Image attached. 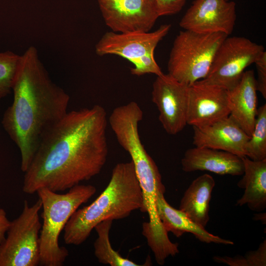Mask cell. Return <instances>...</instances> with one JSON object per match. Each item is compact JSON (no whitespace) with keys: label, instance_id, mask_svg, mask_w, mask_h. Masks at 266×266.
Returning <instances> with one entry per match:
<instances>
[{"label":"cell","instance_id":"1","mask_svg":"<svg viewBox=\"0 0 266 266\" xmlns=\"http://www.w3.org/2000/svg\"><path fill=\"white\" fill-rule=\"evenodd\" d=\"M107 121L100 105L67 112L42 137L24 172L23 192H63L99 174L108 155Z\"/></svg>","mask_w":266,"mask_h":266},{"label":"cell","instance_id":"2","mask_svg":"<svg viewBox=\"0 0 266 266\" xmlns=\"http://www.w3.org/2000/svg\"><path fill=\"white\" fill-rule=\"evenodd\" d=\"M12 91L1 122L20 150L25 172L44 134L67 113L70 98L52 81L34 46L21 55Z\"/></svg>","mask_w":266,"mask_h":266},{"label":"cell","instance_id":"3","mask_svg":"<svg viewBox=\"0 0 266 266\" xmlns=\"http://www.w3.org/2000/svg\"><path fill=\"white\" fill-rule=\"evenodd\" d=\"M143 207L142 192L133 163H118L100 196L70 217L64 229V241L67 245H79L101 222L125 218L135 210L142 211Z\"/></svg>","mask_w":266,"mask_h":266},{"label":"cell","instance_id":"4","mask_svg":"<svg viewBox=\"0 0 266 266\" xmlns=\"http://www.w3.org/2000/svg\"><path fill=\"white\" fill-rule=\"evenodd\" d=\"M96 191L92 185L80 184L71 188L65 194L46 188L37 191L43 209V223L39 235V265H63L69 253L66 247L60 246V234L74 212L95 195Z\"/></svg>","mask_w":266,"mask_h":266},{"label":"cell","instance_id":"5","mask_svg":"<svg viewBox=\"0 0 266 266\" xmlns=\"http://www.w3.org/2000/svg\"><path fill=\"white\" fill-rule=\"evenodd\" d=\"M227 36L221 33L180 31L170 52L168 74L188 86L204 79L218 47Z\"/></svg>","mask_w":266,"mask_h":266},{"label":"cell","instance_id":"6","mask_svg":"<svg viewBox=\"0 0 266 266\" xmlns=\"http://www.w3.org/2000/svg\"><path fill=\"white\" fill-rule=\"evenodd\" d=\"M170 28V24H164L152 32H107L96 44L95 52L100 56L115 55L127 59L134 65L131 69L133 75L159 76L163 72L155 60L154 51Z\"/></svg>","mask_w":266,"mask_h":266},{"label":"cell","instance_id":"7","mask_svg":"<svg viewBox=\"0 0 266 266\" xmlns=\"http://www.w3.org/2000/svg\"><path fill=\"white\" fill-rule=\"evenodd\" d=\"M39 198L32 205L24 201L22 211L10 222L4 240L0 243V266L40 265L39 235L41 228Z\"/></svg>","mask_w":266,"mask_h":266},{"label":"cell","instance_id":"8","mask_svg":"<svg viewBox=\"0 0 266 266\" xmlns=\"http://www.w3.org/2000/svg\"><path fill=\"white\" fill-rule=\"evenodd\" d=\"M264 51L263 45L245 37L228 36L218 47L208 74L200 81L230 91Z\"/></svg>","mask_w":266,"mask_h":266},{"label":"cell","instance_id":"9","mask_svg":"<svg viewBox=\"0 0 266 266\" xmlns=\"http://www.w3.org/2000/svg\"><path fill=\"white\" fill-rule=\"evenodd\" d=\"M189 86L164 73L157 76L153 83L152 100L158 109L159 120L168 134H177L187 125Z\"/></svg>","mask_w":266,"mask_h":266},{"label":"cell","instance_id":"10","mask_svg":"<svg viewBox=\"0 0 266 266\" xmlns=\"http://www.w3.org/2000/svg\"><path fill=\"white\" fill-rule=\"evenodd\" d=\"M106 26L115 33L149 32L160 17L155 0H97Z\"/></svg>","mask_w":266,"mask_h":266},{"label":"cell","instance_id":"11","mask_svg":"<svg viewBox=\"0 0 266 266\" xmlns=\"http://www.w3.org/2000/svg\"><path fill=\"white\" fill-rule=\"evenodd\" d=\"M236 4L227 0H194L179 22L183 30L221 33L229 36L236 19Z\"/></svg>","mask_w":266,"mask_h":266},{"label":"cell","instance_id":"12","mask_svg":"<svg viewBox=\"0 0 266 266\" xmlns=\"http://www.w3.org/2000/svg\"><path fill=\"white\" fill-rule=\"evenodd\" d=\"M229 92L198 81L189 86L187 123L192 127L210 124L230 115Z\"/></svg>","mask_w":266,"mask_h":266},{"label":"cell","instance_id":"13","mask_svg":"<svg viewBox=\"0 0 266 266\" xmlns=\"http://www.w3.org/2000/svg\"><path fill=\"white\" fill-rule=\"evenodd\" d=\"M193 143L245 156V147L249 136L229 115L210 124L193 126Z\"/></svg>","mask_w":266,"mask_h":266},{"label":"cell","instance_id":"14","mask_svg":"<svg viewBox=\"0 0 266 266\" xmlns=\"http://www.w3.org/2000/svg\"><path fill=\"white\" fill-rule=\"evenodd\" d=\"M182 169L186 172L208 171L219 175H242V157L225 151L205 147L187 149L181 159Z\"/></svg>","mask_w":266,"mask_h":266},{"label":"cell","instance_id":"15","mask_svg":"<svg viewBox=\"0 0 266 266\" xmlns=\"http://www.w3.org/2000/svg\"><path fill=\"white\" fill-rule=\"evenodd\" d=\"M228 92L230 116L250 137L258 109L254 70L245 71L238 84Z\"/></svg>","mask_w":266,"mask_h":266},{"label":"cell","instance_id":"16","mask_svg":"<svg viewBox=\"0 0 266 266\" xmlns=\"http://www.w3.org/2000/svg\"><path fill=\"white\" fill-rule=\"evenodd\" d=\"M165 193L162 191L158 193L156 206L159 218L167 233L171 232L177 237L181 236L185 233H191L200 241L207 243L234 244L230 240L209 233L205 228L193 221L183 211L172 207L166 200Z\"/></svg>","mask_w":266,"mask_h":266},{"label":"cell","instance_id":"17","mask_svg":"<svg viewBox=\"0 0 266 266\" xmlns=\"http://www.w3.org/2000/svg\"><path fill=\"white\" fill-rule=\"evenodd\" d=\"M244 170L237 186L244 190L235 205H247L252 211L260 212L266 208V159L254 161L242 157Z\"/></svg>","mask_w":266,"mask_h":266},{"label":"cell","instance_id":"18","mask_svg":"<svg viewBox=\"0 0 266 266\" xmlns=\"http://www.w3.org/2000/svg\"><path fill=\"white\" fill-rule=\"evenodd\" d=\"M215 185L214 179L211 175H200L192 181L180 200L179 209L203 228L209 221L210 201Z\"/></svg>","mask_w":266,"mask_h":266},{"label":"cell","instance_id":"19","mask_svg":"<svg viewBox=\"0 0 266 266\" xmlns=\"http://www.w3.org/2000/svg\"><path fill=\"white\" fill-rule=\"evenodd\" d=\"M113 220H105L96 226L98 237L94 243V254L99 263L111 266H140L130 259L123 257L112 248L109 233Z\"/></svg>","mask_w":266,"mask_h":266},{"label":"cell","instance_id":"20","mask_svg":"<svg viewBox=\"0 0 266 266\" xmlns=\"http://www.w3.org/2000/svg\"><path fill=\"white\" fill-rule=\"evenodd\" d=\"M245 156L254 161L266 159V104L258 109L254 129L245 147Z\"/></svg>","mask_w":266,"mask_h":266},{"label":"cell","instance_id":"21","mask_svg":"<svg viewBox=\"0 0 266 266\" xmlns=\"http://www.w3.org/2000/svg\"><path fill=\"white\" fill-rule=\"evenodd\" d=\"M20 57L11 51L0 52V100L12 90Z\"/></svg>","mask_w":266,"mask_h":266},{"label":"cell","instance_id":"22","mask_svg":"<svg viewBox=\"0 0 266 266\" xmlns=\"http://www.w3.org/2000/svg\"><path fill=\"white\" fill-rule=\"evenodd\" d=\"M213 259L230 266H266V240L265 239L257 250L247 253L244 256H214Z\"/></svg>","mask_w":266,"mask_h":266},{"label":"cell","instance_id":"23","mask_svg":"<svg viewBox=\"0 0 266 266\" xmlns=\"http://www.w3.org/2000/svg\"><path fill=\"white\" fill-rule=\"evenodd\" d=\"M188 0H155L160 17L179 13Z\"/></svg>","mask_w":266,"mask_h":266},{"label":"cell","instance_id":"24","mask_svg":"<svg viewBox=\"0 0 266 266\" xmlns=\"http://www.w3.org/2000/svg\"><path fill=\"white\" fill-rule=\"evenodd\" d=\"M254 64L257 71L256 85L257 91L266 99V52L264 51L257 59Z\"/></svg>","mask_w":266,"mask_h":266},{"label":"cell","instance_id":"25","mask_svg":"<svg viewBox=\"0 0 266 266\" xmlns=\"http://www.w3.org/2000/svg\"><path fill=\"white\" fill-rule=\"evenodd\" d=\"M11 221L7 217L5 211L0 207V243L2 242L5 238V234L8 229Z\"/></svg>","mask_w":266,"mask_h":266},{"label":"cell","instance_id":"26","mask_svg":"<svg viewBox=\"0 0 266 266\" xmlns=\"http://www.w3.org/2000/svg\"><path fill=\"white\" fill-rule=\"evenodd\" d=\"M254 219L256 221H260L265 224L266 221V213H259L255 214Z\"/></svg>","mask_w":266,"mask_h":266},{"label":"cell","instance_id":"27","mask_svg":"<svg viewBox=\"0 0 266 266\" xmlns=\"http://www.w3.org/2000/svg\"></svg>","mask_w":266,"mask_h":266}]
</instances>
